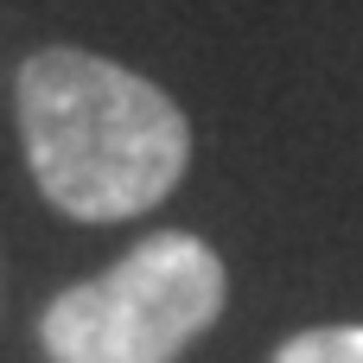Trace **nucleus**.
<instances>
[{"label":"nucleus","instance_id":"nucleus-1","mask_svg":"<svg viewBox=\"0 0 363 363\" xmlns=\"http://www.w3.org/2000/svg\"><path fill=\"white\" fill-rule=\"evenodd\" d=\"M13 108L32 185L77 223L140 217L172 198L191 166L185 108L140 70L83 45L32 51L13 77Z\"/></svg>","mask_w":363,"mask_h":363},{"label":"nucleus","instance_id":"nucleus-2","mask_svg":"<svg viewBox=\"0 0 363 363\" xmlns=\"http://www.w3.org/2000/svg\"><path fill=\"white\" fill-rule=\"evenodd\" d=\"M223 262L191 230H153L96 281L64 287L38 313L51 363H179L223 313Z\"/></svg>","mask_w":363,"mask_h":363},{"label":"nucleus","instance_id":"nucleus-3","mask_svg":"<svg viewBox=\"0 0 363 363\" xmlns=\"http://www.w3.org/2000/svg\"><path fill=\"white\" fill-rule=\"evenodd\" d=\"M274 363H363V325H319L287 338Z\"/></svg>","mask_w":363,"mask_h":363}]
</instances>
